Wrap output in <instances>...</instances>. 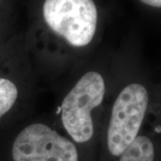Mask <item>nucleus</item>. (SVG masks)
Segmentation results:
<instances>
[{
	"label": "nucleus",
	"mask_w": 161,
	"mask_h": 161,
	"mask_svg": "<svg viewBox=\"0 0 161 161\" xmlns=\"http://www.w3.org/2000/svg\"><path fill=\"white\" fill-rule=\"evenodd\" d=\"M18 91L10 80L0 78V117L7 113L15 103Z\"/></svg>",
	"instance_id": "423d86ee"
},
{
	"label": "nucleus",
	"mask_w": 161,
	"mask_h": 161,
	"mask_svg": "<svg viewBox=\"0 0 161 161\" xmlns=\"http://www.w3.org/2000/svg\"><path fill=\"white\" fill-rule=\"evenodd\" d=\"M105 82L96 72H89L77 81L62 103V123L76 142L83 143L93 135L92 111L103 101Z\"/></svg>",
	"instance_id": "f257e3e1"
},
{
	"label": "nucleus",
	"mask_w": 161,
	"mask_h": 161,
	"mask_svg": "<svg viewBox=\"0 0 161 161\" xmlns=\"http://www.w3.org/2000/svg\"><path fill=\"white\" fill-rule=\"evenodd\" d=\"M145 5L153 6V7H161V0H140Z\"/></svg>",
	"instance_id": "0eeeda50"
},
{
	"label": "nucleus",
	"mask_w": 161,
	"mask_h": 161,
	"mask_svg": "<svg viewBox=\"0 0 161 161\" xmlns=\"http://www.w3.org/2000/svg\"><path fill=\"white\" fill-rule=\"evenodd\" d=\"M43 15L49 28L72 46H87L94 37L98 12L93 0H46Z\"/></svg>",
	"instance_id": "f03ea898"
},
{
	"label": "nucleus",
	"mask_w": 161,
	"mask_h": 161,
	"mask_svg": "<svg viewBox=\"0 0 161 161\" xmlns=\"http://www.w3.org/2000/svg\"><path fill=\"white\" fill-rule=\"evenodd\" d=\"M148 102V92L142 84L132 83L120 92L108 130V147L112 155H122L138 137Z\"/></svg>",
	"instance_id": "7ed1b4c3"
},
{
	"label": "nucleus",
	"mask_w": 161,
	"mask_h": 161,
	"mask_svg": "<svg viewBox=\"0 0 161 161\" xmlns=\"http://www.w3.org/2000/svg\"><path fill=\"white\" fill-rule=\"evenodd\" d=\"M14 161H78L75 145L44 124H32L18 134Z\"/></svg>",
	"instance_id": "20e7f679"
},
{
	"label": "nucleus",
	"mask_w": 161,
	"mask_h": 161,
	"mask_svg": "<svg viewBox=\"0 0 161 161\" xmlns=\"http://www.w3.org/2000/svg\"><path fill=\"white\" fill-rule=\"evenodd\" d=\"M119 161H154V146L146 136H138L124 153Z\"/></svg>",
	"instance_id": "39448f33"
}]
</instances>
